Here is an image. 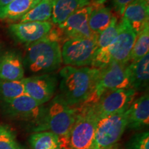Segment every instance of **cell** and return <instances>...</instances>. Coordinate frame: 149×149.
I'll return each instance as SVG.
<instances>
[{
    "label": "cell",
    "mask_w": 149,
    "mask_h": 149,
    "mask_svg": "<svg viewBox=\"0 0 149 149\" xmlns=\"http://www.w3.org/2000/svg\"><path fill=\"white\" fill-rule=\"evenodd\" d=\"M107 149H124V148H122V147H121L119 144H116L113 145V146H111V147H110V148H107Z\"/></svg>",
    "instance_id": "cell-31"
},
{
    "label": "cell",
    "mask_w": 149,
    "mask_h": 149,
    "mask_svg": "<svg viewBox=\"0 0 149 149\" xmlns=\"http://www.w3.org/2000/svg\"><path fill=\"white\" fill-rule=\"evenodd\" d=\"M118 22L117 17L113 15L109 26L98 35L97 39V50L107 48L113 42L118 33Z\"/></svg>",
    "instance_id": "cell-25"
},
{
    "label": "cell",
    "mask_w": 149,
    "mask_h": 149,
    "mask_svg": "<svg viewBox=\"0 0 149 149\" xmlns=\"http://www.w3.org/2000/svg\"><path fill=\"white\" fill-rule=\"evenodd\" d=\"M16 149H28L26 148H25V147H24L23 146H22V145L19 144L17 143V146H16Z\"/></svg>",
    "instance_id": "cell-32"
},
{
    "label": "cell",
    "mask_w": 149,
    "mask_h": 149,
    "mask_svg": "<svg viewBox=\"0 0 149 149\" xmlns=\"http://www.w3.org/2000/svg\"><path fill=\"white\" fill-rule=\"evenodd\" d=\"M149 124L148 93L134 100L127 110V126L133 130H140L148 127Z\"/></svg>",
    "instance_id": "cell-14"
},
{
    "label": "cell",
    "mask_w": 149,
    "mask_h": 149,
    "mask_svg": "<svg viewBox=\"0 0 149 149\" xmlns=\"http://www.w3.org/2000/svg\"><path fill=\"white\" fill-rule=\"evenodd\" d=\"M137 34L124 18L118 22V33L110 45L104 49L97 50L91 67L102 68L110 61L129 64L130 52L135 42Z\"/></svg>",
    "instance_id": "cell-3"
},
{
    "label": "cell",
    "mask_w": 149,
    "mask_h": 149,
    "mask_svg": "<svg viewBox=\"0 0 149 149\" xmlns=\"http://www.w3.org/2000/svg\"><path fill=\"white\" fill-rule=\"evenodd\" d=\"M149 51V24H146L137 35L135 42L130 52L129 64L139 60L148 53Z\"/></svg>",
    "instance_id": "cell-23"
},
{
    "label": "cell",
    "mask_w": 149,
    "mask_h": 149,
    "mask_svg": "<svg viewBox=\"0 0 149 149\" xmlns=\"http://www.w3.org/2000/svg\"><path fill=\"white\" fill-rule=\"evenodd\" d=\"M25 94L38 103L44 105L53 97L57 87V79L55 74H43L23 78Z\"/></svg>",
    "instance_id": "cell-12"
},
{
    "label": "cell",
    "mask_w": 149,
    "mask_h": 149,
    "mask_svg": "<svg viewBox=\"0 0 149 149\" xmlns=\"http://www.w3.org/2000/svg\"><path fill=\"white\" fill-rule=\"evenodd\" d=\"M26 61L33 72H53L62 64L60 44L46 36L27 46Z\"/></svg>",
    "instance_id": "cell-4"
},
{
    "label": "cell",
    "mask_w": 149,
    "mask_h": 149,
    "mask_svg": "<svg viewBox=\"0 0 149 149\" xmlns=\"http://www.w3.org/2000/svg\"><path fill=\"white\" fill-rule=\"evenodd\" d=\"M97 37L65 41L61 48L62 63L73 67L91 66L97 51Z\"/></svg>",
    "instance_id": "cell-8"
},
{
    "label": "cell",
    "mask_w": 149,
    "mask_h": 149,
    "mask_svg": "<svg viewBox=\"0 0 149 149\" xmlns=\"http://www.w3.org/2000/svg\"><path fill=\"white\" fill-rule=\"evenodd\" d=\"M78 111L79 108L70 107L58 95L45 107L42 117L34 126L33 132L48 131L55 134L60 139L62 148L66 149L70 132Z\"/></svg>",
    "instance_id": "cell-2"
},
{
    "label": "cell",
    "mask_w": 149,
    "mask_h": 149,
    "mask_svg": "<svg viewBox=\"0 0 149 149\" xmlns=\"http://www.w3.org/2000/svg\"><path fill=\"white\" fill-rule=\"evenodd\" d=\"M127 74L130 88L136 91L146 89L149 79V53L139 60L128 64Z\"/></svg>",
    "instance_id": "cell-17"
},
{
    "label": "cell",
    "mask_w": 149,
    "mask_h": 149,
    "mask_svg": "<svg viewBox=\"0 0 149 149\" xmlns=\"http://www.w3.org/2000/svg\"><path fill=\"white\" fill-rule=\"evenodd\" d=\"M133 1V0H112V2L115 11L119 15H122L126 7Z\"/></svg>",
    "instance_id": "cell-28"
},
{
    "label": "cell",
    "mask_w": 149,
    "mask_h": 149,
    "mask_svg": "<svg viewBox=\"0 0 149 149\" xmlns=\"http://www.w3.org/2000/svg\"><path fill=\"white\" fill-rule=\"evenodd\" d=\"M13 1H14V0H0V8L8 5L9 3H10Z\"/></svg>",
    "instance_id": "cell-29"
},
{
    "label": "cell",
    "mask_w": 149,
    "mask_h": 149,
    "mask_svg": "<svg viewBox=\"0 0 149 149\" xmlns=\"http://www.w3.org/2000/svg\"><path fill=\"white\" fill-rule=\"evenodd\" d=\"M127 126V111L98 119L93 149H107L117 144Z\"/></svg>",
    "instance_id": "cell-7"
},
{
    "label": "cell",
    "mask_w": 149,
    "mask_h": 149,
    "mask_svg": "<svg viewBox=\"0 0 149 149\" xmlns=\"http://www.w3.org/2000/svg\"><path fill=\"white\" fill-rule=\"evenodd\" d=\"M137 91L133 88L119 89L104 93L93 104L98 118L127 111L135 100Z\"/></svg>",
    "instance_id": "cell-10"
},
{
    "label": "cell",
    "mask_w": 149,
    "mask_h": 149,
    "mask_svg": "<svg viewBox=\"0 0 149 149\" xmlns=\"http://www.w3.org/2000/svg\"><path fill=\"white\" fill-rule=\"evenodd\" d=\"M98 119L93 104L80 107L70 132L66 149H93Z\"/></svg>",
    "instance_id": "cell-5"
},
{
    "label": "cell",
    "mask_w": 149,
    "mask_h": 149,
    "mask_svg": "<svg viewBox=\"0 0 149 149\" xmlns=\"http://www.w3.org/2000/svg\"><path fill=\"white\" fill-rule=\"evenodd\" d=\"M41 0H14L8 5L0 8V19L17 21L22 17Z\"/></svg>",
    "instance_id": "cell-20"
},
{
    "label": "cell",
    "mask_w": 149,
    "mask_h": 149,
    "mask_svg": "<svg viewBox=\"0 0 149 149\" xmlns=\"http://www.w3.org/2000/svg\"><path fill=\"white\" fill-rule=\"evenodd\" d=\"M24 69L21 56L15 51H7L0 56V79L6 81H20Z\"/></svg>",
    "instance_id": "cell-16"
},
{
    "label": "cell",
    "mask_w": 149,
    "mask_h": 149,
    "mask_svg": "<svg viewBox=\"0 0 149 149\" xmlns=\"http://www.w3.org/2000/svg\"><path fill=\"white\" fill-rule=\"evenodd\" d=\"M100 69L92 67L66 66L59 72V96L70 107L79 108L88 103L92 95Z\"/></svg>",
    "instance_id": "cell-1"
},
{
    "label": "cell",
    "mask_w": 149,
    "mask_h": 149,
    "mask_svg": "<svg viewBox=\"0 0 149 149\" xmlns=\"http://www.w3.org/2000/svg\"><path fill=\"white\" fill-rule=\"evenodd\" d=\"M3 114L13 120L31 122L34 126L38 123L45 111L44 105L24 94L0 104Z\"/></svg>",
    "instance_id": "cell-9"
},
{
    "label": "cell",
    "mask_w": 149,
    "mask_h": 149,
    "mask_svg": "<svg viewBox=\"0 0 149 149\" xmlns=\"http://www.w3.org/2000/svg\"><path fill=\"white\" fill-rule=\"evenodd\" d=\"M92 3V0H53L52 24L60 25L75 11Z\"/></svg>",
    "instance_id": "cell-18"
},
{
    "label": "cell",
    "mask_w": 149,
    "mask_h": 149,
    "mask_svg": "<svg viewBox=\"0 0 149 149\" xmlns=\"http://www.w3.org/2000/svg\"><path fill=\"white\" fill-rule=\"evenodd\" d=\"M107 1V0H92V3H95V4H104V3L105 2V1Z\"/></svg>",
    "instance_id": "cell-30"
},
{
    "label": "cell",
    "mask_w": 149,
    "mask_h": 149,
    "mask_svg": "<svg viewBox=\"0 0 149 149\" xmlns=\"http://www.w3.org/2000/svg\"><path fill=\"white\" fill-rule=\"evenodd\" d=\"M94 4L91 3L75 11L58 26L64 42L72 38H94L98 35L93 34L88 26V17Z\"/></svg>",
    "instance_id": "cell-11"
},
{
    "label": "cell",
    "mask_w": 149,
    "mask_h": 149,
    "mask_svg": "<svg viewBox=\"0 0 149 149\" xmlns=\"http://www.w3.org/2000/svg\"><path fill=\"white\" fill-rule=\"evenodd\" d=\"M94 4L88 17V26L93 34L99 35L111 23L113 15L111 9L103 4Z\"/></svg>",
    "instance_id": "cell-19"
},
{
    "label": "cell",
    "mask_w": 149,
    "mask_h": 149,
    "mask_svg": "<svg viewBox=\"0 0 149 149\" xmlns=\"http://www.w3.org/2000/svg\"><path fill=\"white\" fill-rule=\"evenodd\" d=\"M52 1H53V0H52Z\"/></svg>",
    "instance_id": "cell-33"
},
{
    "label": "cell",
    "mask_w": 149,
    "mask_h": 149,
    "mask_svg": "<svg viewBox=\"0 0 149 149\" xmlns=\"http://www.w3.org/2000/svg\"><path fill=\"white\" fill-rule=\"evenodd\" d=\"M29 143L32 149H62L60 139L51 132L34 133L30 136Z\"/></svg>",
    "instance_id": "cell-21"
},
{
    "label": "cell",
    "mask_w": 149,
    "mask_h": 149,
    "mask_svg": "<svg viewBox=\"0 0 149 149\" xmlns=\"http://www.w3.org/2000/svg\"><path fill=\"white\" fill-rule=\"evenodd\" d=\"M25 94L24 84L20 81H6L0 79V104Z\"/></svg>",
    "instance_id": "cell-24"
},
{
    "label": "cell",
    "mask_w": 149,
    "mask_h": 149,
    "mask_svg": "<svg viewBox=\"0 0 149 149\" xmlns=\"http://www.w3.org/2000/svg\"><path fill=\"white\" fill-rule=\"evenodd\" d=\"M53 27L51 22H25L9 26V32L18 42L29 46L44 38Z\"/></svg>",
    "instance_id": "cell-13"
},
{
    "label": "cell",
    "mask_w": 149,
    "mask_h": 149,
    "mask_svg": "<svg viewBox=\"0 0 149 149\" xmlns=\"http://www.w3.org/2000/svg\"><path fill=\"white\" fill-rule=\"evenodd\" d=\"M122 17L137 35L149 23V0H133L124 9Z\"/></svg>",
    "instance_id": "cell-15"
},
{
    "label": "cell",
    "mask_w": 149,
    "mask_h": 149,
    "mask_svg": "<svg viewBox=\"0 0 149 149\" xmlns=\"http://www.w3.org/2000/svg\"><path fill=\"white\" fill-rule=\"evenodd\" d=\"M17 144L14 132L8 126L0 124V149H16Z\"/></svg>",
    "instance_id": "cell-26"
},
{
    "label": "cell",
    "mask_w": 149,
    "mask_h": 149,
    "mask_svg": "<svg viewBox=\"0 0 149 149\" xmlns=\"http://www.w3.org/2000/svg\"><path fill=\"white\" fill-rule=\"evenodd\" d=\"M126 149H149L148 132L134 135L126 143Z\"/></svg>",
    "instance_id": "cell-27"
},
{
    "label": "cell",
    "mask_w": 149,
    "mask_h": 149,
    "mask_svg": "<svg viewBox=\"0 0 149 149\" xmlns=\"http://www.w3.org/2000/svg\"><path fill=\"white\" fill-rule=\"evenodd\" d=\"M53 10L52 0H41L40 2L34 8L29 11L19 19V23L25 22H48L51 19Z\"/></svg>",
    "instance_id": "cell-22"
},
{
    "label": "cell",
    "mask_w": 149,
    "mask_h": 149,
    "mask_svg": "<svg viewBox=\"0 0 149 149\" xmlns=\"http://www.w3.org/2000/svg\"><path fill=\"white\" fill-rule=\"evenodd\" d=\"M127 66L128 64L111 61L100 68L94 91L86 104H94L107 91L131 88L127 74Z\"/></svg>",
    "instance_id": "cell-6"
}]
</instances>
